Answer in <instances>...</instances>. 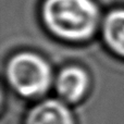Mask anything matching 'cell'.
Returning a JSON list of instances; mask_svg holds the SVG:
<instances>
[{"label": "cell", "instance_id": "6da1fadb", "mask_svg": "<svg viewBox=\"0 0 124 124\" xmlns=\"http://www.w3.org/2000/svg\"><path fill=\"white\" fill-rule=\"evenodd\" d=\"M41 19L57 38L84 41L94 36L100 23V11L94 0H45Z\"/></svg>", "mask_w": 124, "mask_h": 124}, {"label": "cell", "instance_id": "7a4b0ae2", "mask_svg": "<svg viewBox=\"0 0 124 124\" xmlns=\"http://www.w3.org/2000/svg\"><path fill=\"white\" fill-rule=\"evenodd\" d=\"M6 78L15 93L24 98H39L54 83L50 64L33 52H20L6 65Z\"/></svg>", "mask_w": 124, "mask_h": 124}, {"label": "cell", "instance_id": "3957f363", "mask_svg": "<svg viewBox=\"0 0 124 124\" xmlns=\"http://www.w3.org/2000/svg\"><path fill=\"white\" fill-rule=\"evenodd\" d=\"M89 87V76L83 68L69 65L63 68L54 78V88L65 103H75L84 98Z\"/></svg>", "mask_w": 124, "mask_h": 124}, {"label": "cell", "instance_id": "277c9868", "mask_svg": "<svg viewBox=\"0 0 124 124\" xmlns=\"http://www.w3.org/2000/svg\"><path fill=\"white\" fill-rule=\"evenodd\" d=\"M25 124H75V121L64 101L47 99L35 105L28 111Z\"/></svg>", "mask_w": 124, "mask_h": 124}, {"label": "cell", "instance_id": "5b68a950", "mask_svg": "<svg viewBox=\"0 0 124 124\" xmlns=\"http://www.w3.org/2000/svg\"><path fill=\"white\" fill-rule=\"evenodd\" d=\"M102 37L114 54L124 58V9H116L102 22Z\"/></svg>", "mask_w": 124, "mask_h": 124}]
</instances>
